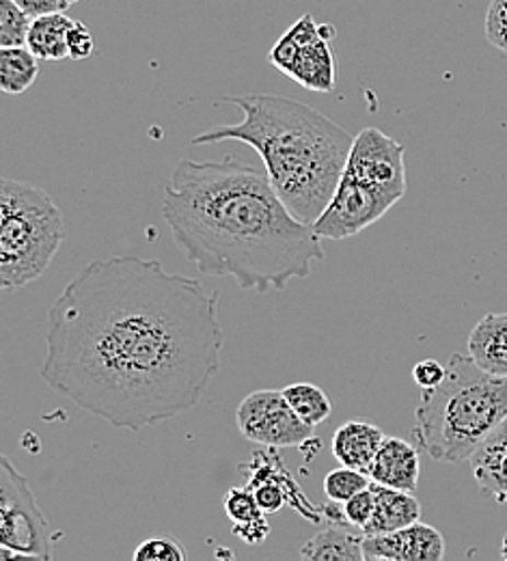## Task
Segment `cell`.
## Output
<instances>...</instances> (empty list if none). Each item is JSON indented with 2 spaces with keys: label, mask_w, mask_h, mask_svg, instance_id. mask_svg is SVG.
Instances as JSON below:
<instances>
[{
  "label": "cell",
  "mask_w": 507,
  "mask_h": 561,
  "mask_svg": "<svg viewBox=\"0 0 507 561\" xmlns=\"http://www.w3.org/2000/svg\"><path fill=\"white\" fill-rule=\"evenodd\" d=\"M218 298L158 260H93L48 311L42 378L117 430L180 417L199 407L220 371Z\"/></svg>",
  "instance_id": "obj_1"
},
{
  "label": "cell",
  "mask_w": 507,
  "mask_h": 561,
  "mask_svg": "<svg viewBox=\"0 0 507 561\" xmlns=\"http://www.w3.org/2000/svg\"><path fill=\"white\" fill-rule=\"evenodd\" d=\"M173 244L199 273L231 277L244 291H284L324 260L313 225L291 214L268 171L233 156L180 160L164 186Z\"/></svg>",
  "instance_id": "obj_2"
},
{
  "label": "cell",
  "mask_w": 507,
  "mask_h": 561,
  "mask_svg": "<svg viewBox=\"0 0 507 561\" xmlns=\"http://www.w3.org/2000/svg\"><path fill=\"white\" fill-rule=\"evenodd\" d=\"M222 102L238 106L244 119L215 126L193 145L238 140L253 147L284 204L313 225L344 178L355 137L318 108L284 95H227Z\"/></svg>",
  "instance_id": "obj_3"
},
{
  "label": "cell",
  "mask_w": 507,
  "mask_h": 561,
  "mask_svg": "<svg viewBox=\"0 0 507 561\" xmlns=\"http://www.w3.org/2000/svg\"><path fill=\"white\" fill-rule=\"evenodd\" d=\"M507 420V378L482 369L469 354H451L447 376L422 389L413 436L436 462L471 460L480 443Z\"/></svg>",
  "instance_id": "obj_4"
},
{
  "label": "cell",
  "mask_w": 507,
  "mask_h": 561,
  "mask_svg": "<svg viewBox=\"0 0 507 561\" xmlns=\"http://www.w3.org/2000/svg\"><path fill=\"white\" fill-rule=\"evenodd\" d=\"M68 238L53 197L31 184L0 182V287L18 289L39 279Z\"/></svg>",
  "instance_id": "obj_5"
},
{
  "label": "cell",
  "mask_w": 507,
  "mask_h": 561,
  "mask_svg": "<svg viewBox=\"0 0 507 561\" xmlns=\"http://www.w3.org/2000/svg\"><path fill=\"white\" fill-rule=\"evenodd\" d=\"M55 529L37 505L28 480L0 456V547L15 551L22 560L55 558Z\"/></svg>",
  "instance_id": "obj_6"
},
{
  "label": "cell",
  "mask_w": 507,
  "mask_h": 561,
  "mask_svg": "<svg viewBox=\"0 0 507 561\" xmlns=\"http://www.w3.org/2000/svg\"><path fill=\"white\" fill-rule=\"evenodd\" d=\"M333 37L335 28L331 24H318L307 13L273 46L268 59L304 89L329 93L335 89Z\"/></svg>",
  "instance_id": "obj_7"
},
{
  "label": "cell",
  "mask_w": 507,
  "mask_h": 561,
  "mask_svg": "<svg viewBox=\"0 0 507 561\" xmlns=\"http://www.w3.org/2000/svg\"><path fill=\"white\" fill-rule=\"evenodd\" d=\"M240 434L257 445L281 449V447H304L313 436V427L296 415L284 391L262 389L249 393L235 413Z\"/></svg>",
  "instance_id": "obj_8"
},
{
  "label": "cell",
  "mask_w": 507,
  "mask_h": 561,
  "mask_svg": "<svg viewBox=\"0 0 507 561\" xmlns=\"http://www.w3.org/2000/svg\"><path fill=\"white\" fill-rule=\"evenodd\" d=\"M346 173L395 206L406 195L404 145L378 128H365L353 140Z\"/></svg>",
  "instance_id": "obj_9"
},
{
  "label": "cell",
  "mask_w": 507,
  "mask_h": 561,
  "mask_svg": "<svg viewBox=\"0 0 507 561\" xmlns=\"http://www.w3.org/2000/svg\"><path fill=\"white\" fill-rule=\"evenodd\" d=\"M391 208L387 197L344 171L333 199L313 222V231L322 240H346L378 222Z\"/></svg>",
  "instance_id": "obj_10"
},
{
  "label": "cell",
  "mask_w": 507,
  "mask_h": 561,
  "mask_svg": "<svg viewBox=\"0 0 507 561\" xmlns=\"http://www.w3.org/2000/svg\"><path fill=\"white\" fill-rule=\"evenodd\" d=\"M365 561H440L445 558L442 534L422 520L389 534L365 536Z\"/></svg>",
  "instance_id": "obj_11"
},
{
  "label": "cell",
  "mask_w": 507,
  "mask_h": 561,
  "mask_svg": "<svg viewBox=\"0 0 507 561\" xmlns=\"http://www.w3.org/2000/svg\"><path fill=\"white\" fill-rule=\"evenodd\" d=\"M419 473H422L419 447L397 436L384 438L369 469L371 482L408 492L417 491Z\"/></svg>",
  "instance_id": "obj_12"
},
{
  "label": "cell",
  "mask_w": 507,
  "mask_h": 561,
  "mask_svg": "<svg viewBox=\"0 0 507 561\" xmlns=\"http://www.w3.org/2000/svg\"><path fill=\"white\" fill-rule=\"evenodd\" d=\"M471 469L484 496L507 503V420L502 421L473 451Z\"/></svg>",
  "instance_id": "obj_13"
},
{
  "label": "cell",
  "mask_w": 507,
  "mask_h": 561,
  "mask_svg": "<svg viewBox=\"0 0 507 561\" xmlns=\"http://www.w3.org/2000/svg\"><path fill=\"white\" fill-rule=\"evenodd\" d=\"M384 438V432L369 421H348L335 430L331 449L339 465L369 476L371 462Z\"/></svg>",
  "instance_id": "obj_14"
},
{
  "label": "cell",
  "mask_w": 507,
  "mask_h": 561,
  "mask_svg": "<svg viewBox=\"0 0 507 561\" xmlns=\"http://www.w3.org/2000/svg\"><path fill=\"white\" fill-rule=\"evenodd\" d=\"M371 491L376 507L371 520L362 529L365 536L397 531L422 518V503L413 492L389 489L376 482H371Z\"/></svg>",
  "instance_id": "obj_15"
},
{
  "label": "cell",
  "mask_w": 507,
  "mask_h": 561,
  "mask_svg": "<svg viewBox=\"0 0 507 561\" xmlns=\"http://www.w3.org/2000/svg\"><path fill=\"white\" fill-rule=\"evenodd\" d=\"M469 356L486 371L507 378V313L484 316L469 335Z\"/></svg>",
  "instance_id": "obj_16"
},
{
  "label": "cell",
  "mask_w": 507,
  "mask_h": 561,
  "mask_svg": "<svg viewBox=\"0 0 507 561\" xmlns=\"http://www.w3.org/2000/svg\"><path fill=\"white\" fill-rule=\"evenodd\" d=\"M72 20L66 11L55 13H42L33 18L26 48L39 59V61H66L70 59L68 50V33L72 28Z\"/></svg>",
  "instance_id": "obj_17"
},
{
  "label": "cell",
  "mask_w": 507,
  "mask_h": 561,
  "mask_svg": "<svg viewBox=\"0 0 507 561\" xmlns=\"http://www.w3.org/2000/svg\"><path fill=\"white\" fill-rule=\"evenodd\" d=\"M362 531L355 534L346 525H331L329 529L309 538L302 545L300 556L311 561H362Z\"/></svg>",
  "instance_id": "obj_18"
},
{
  "label": "cell",
  "mask_w": 507,
  "mask_h": 561,
  "mask_svg": "<svg viewBox=\"0 0 507 561\" xmlns=\"http://www.w3.org/2000/svg\"><path fill=\"white\" fill-rule=\"evenodd\" d=\"M39 76V59L26 46L0 50V89L7 95H20L35 84Z\"/></svg>",
  "instance_id": "obj_19"
},
{
  "label": "cell",
  "mask_w": 507,
  "mask_h": 561,
  "mask_svg": "<svg viewBox=\"0 0 507 561\" xmlns=\"http://www.w3.org/2000/svg\"><path fill=\"white\" fill-rule=\"evenodd\" d=\"M284 396L290 402L291 409L296 411V415L311 427H318L320 423L331 417V411H333L331 398L318 385L293 382L284 389Z\"/></svg>",
  "instance_id": "obj_20"
},
{
  "label": "cell",
  "mask_w": 507,
  "mask_h": 561,
  "mask_svg": "<svg viewBox=\"0 0 507 561\" xmlns=\"http://www.w3.org/2000/svg\"><path fill=\"white\" fill-rule=\"evenodd\" d=\"M33 15L15 0H0V46H26Z\"/></svg>",
  "instance_id": "obj_21"
},
{
  "label": "cell",
  "mask_w": 507,
  "mask_h": 561,
  "mask_svg": "<svg viewBox=\"0 0 507 561\" xmlns=\"http://www.w3.org/2000/svg\"><path fill=\"white\" fill-rule=\"evenodd\" d=\"M324 492L329 496V501H337V503H346L350 496H355L357 492L365 491L371 486V478L362 471L350 469V467H339L333 469L324 476Z\"/></svg>",
  "instance_id": "obj_22"
},
{
  "label": "cell",
  "mask_w": 507,
  "mask_h": 561,
  "mask_svg": "<svg viewBox=\"0 0 507 561\" xmlns=\"http://www.w3.org/2000/svg\"><path fill=\"white\" fill-rule=\"evenodd\" d=\"M222 507H224V514L227 518L238 525V523H249V520H255V518H262L266 516L264 510L260 507L257 503V496L253 489L249 486H242V489H229V492H224L222 496Z\"/></svg>",
  "instance_id": "obj_23"
},
{
  "label": "cell",
  "mask_w": 507,
  "mask_h": 561,
  "mask_svg": "<svg viewBox=\"0 0 507 561\" xmlns=\"http://www.w3.org/2000/svg\"><path fill=\"white\" fill-rule=\"evenodd\" d=\"M135 561H186L188 556L184 547L173 538H149L143 540L135 553Z\"/></svg>",
  "instance_id": "obj_24"
},
{
  "label": "cell",
  "mask_w": 507,
  "mask_h": 561,
  "mask_svg": "<svg viewBox=\"0 0 507 561\" xmlns=\"http://www.w3.org/2000/svg\"><path fill=\"white\" fill-rule=\"evenodd\" d=\"M486 39L497 50L507 53V0H493L486 13Z\"/></svg>",
  "instance_id": "obj_25"
},
{
  "label": "cell",
  "mask_w": 507,
  "mask_h": 561,
  "mask_svg": "<svg viewBox=\"0 0 507 561\" xmlns=\"http://www.w3.org/2000/svg\"><path fill=\"white\" fill-rule=\"evenodd\" d=\"M373 507H376V499H373V491L371 486L365 489V491L357 492L355 496H350L346 503H344V514H346V523L350 527H357V529H365L367 523L371 520L373 516Z\"/></svg>",
  "instance_id": "obj_26"
},
{
  "label": "cell",
  "mask_w": 507,
  "mask_h": 561,
  "mask_svg": "<svg viewBox=\"0 0 507 561\" xmlns=\"http://www.w3.org/2000/svg\"><path fill=\"white\" fill-rule=\"evenodd\" d=\"M95 42L91 31L87 28V24L82 22H73L70 33H68V50H70V59L72 61H87L93 55Z\"/></svg>",
  "instance_id": "obj_27"
},
{
  "label": "cell",
  "mask_w": 507,
  "mask_h": 561,
  "mask_svg": "<svg viewBox=\"0 0 507 561\" xmlns=\"http://www.w3.org/2000/svg\"><path fill=\"white\" fill-rule=\"evenodd\" d=\"M447 376V365L435 358H426L413 367V380L419 389H435Z\"/></svg>",
  "instance_id": "obj_28"
},
{
  "label": "cell",
  "mask_w": 507,
  "mask_h": 561,
  "mask_svg": "<svg viewBox=\"0 0 507 561\" xmlns=\"http://www.w3.org/2000/svg\"><path fill=\"white\" fill-rule=\"evenodd\" d=\"M231 531L244 545L257 547V545H264V540L270 536V523H268L266 516H262V518H255V520H249V523H238V525H233Z\"/></svg>",
  "instance_id": "obj_29"
},
{
  "label": "cell",
  "mask_w": 507,
  "mask_h": 561,
  "mask_svg": "<svg viewBox=\"0 0 507 561\" xmlns=\"http://www.w3.org/2000/svg\"><path fill=\"white\" fill-rule=\"evenodd\" d=\"M22 4L33 18L42 13H55V11H66L70 4L66 0H15Z\"/></svg>",
  "instance_id": "obj_30"
},
{
  "label": "cell",
  "mask_w": 507,
  "mask_h": 561,
  "mask_svg": "<svg viewBox=\"0 0 507 561\" xmlns=\"http://www.w3.org/2000/svg\"><path fill=\"white\" fill-rule=\"evenodd\" d=\"M502 558L507 560V534L504 536V545H502Z\"/></svg>",
  "instance_id": "obj_31"
},
{
  "label": "cell",
  "mask_w": 507,
  "mask_h": 561,
  "mask_svg": "<svg viewBox=\"0 0 507 561\" xmlns=\"http://www.w3.org/2000/svg\"><path fill=\"white\" fill-rule=\"evenodd\" d=\"M66 2H68V4H73V2H78V0H66Z\"/></svg>",
  "instance_id": "obj_32"
}]
</instances>
